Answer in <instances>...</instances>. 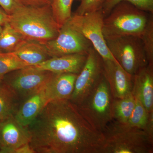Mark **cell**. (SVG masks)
Wrapping results in <instances>:
<instances>
[{"instance_id": "9a60e30c", "label": "cell", "mask_w": 153, "mask_h": 153, "mask_svg": "<svg viewBox=\"0 0 153 153\" xmlns=\"http://www.w3.org/2000/svg\"><path fill=\"white\" fill-rule=\"evenodd\" d=\"M77 74L54 73L44 88L47 103L54 100L70 99Z\"/></svg>"}, {"instance_id": "4dcf8cb0", "label": "cell", "mask_w": 153, "mask_h": 153, "mask_svg": "<svg viewBox=\"0 0 153 153\" xmlns=\"http://www.w3.org/2000/svg\"><path fill=\"white\" fill-rule=\"evenodd\" d=\"M3 120H4V119H2L0 117V123H1V122Z\"/></svg>"}, {"instance_id": "5bb4252c", "label": "cell", "mask_w": 153, "mask_h": 153, "mask_svg": "<svg viewBox=\"0 0 153 153\" xmlns=\"http://www.w3.org/2000/svg\"><path fill=\"white\" fill-rule=\"evenodd\" d=\"M87 54L77 53L51 57L42 63L32 66L36 69L46 70L54 73L78 74L85 64Z\"/></svg>"}, {"instance_id": "8fae6325", "label": "cell", "mask_w": 153, "mask_h": 153, "mask_svg": "<svg viewBox=\"0 0 153 153\" xmlns=\"http://www.w3.org/2000/svg\"><path fill=\"white\" fill-rule=\"evenodd\" d=\"M30 136L26 127L19 123L14 117L0 123V153H13L16 149L29 143Z\"/></svg>"}, {"instance_id": "484cf974", "label": "cell", "mask_w": 153, "mask_h": 153, "mask_svg": "<svg viewBox=\"0 0 153 153\" xmlns=\"http://www.w3.org/2000/svg\"><path fill=\"white\" fill-rule=\"evenodd\" d=\"M80 4L74 14L84 15L101 9L105 0H80Z\"/></svg>"}, {"instance_id": "7a4b0ae2", "label": "cell", "mask_w": 153, "mask_h": 153, "mask_svg": "<svg viewBox=\"0 0 153 153\" xmlns=\"http://www.w3.org/2000/svg\"><path fill=\"white\" fill-rule=\"evenodd\" d=\"M9 23L25 39L44 44L56 38L60 29L49 5L35 7L22 4L10 15Z\"/></svg>"}, {"instance_id": "30bf717a", "label": "cell", "mask_w": 153, "mask_h": 153, "mask_svg": "<svg viewBox=\"0 0 153 153\" xmlns=\"http://www.w3.org/2000/svg\"><path fill=\"white\" fill-rule=\"evenodd\" d=\"M51 57L77 53H87L91 43L67 22L60 27L56 38L44 44Z\"/></svg>"}, {"instance_id": "9c48e42d", "label": "cell", "mask_w": 153, "mask_h": 153, "mask_svg": "<svg viewBox=\"0 0 153 153\" xmlns=\"http://www.w3.org/2000/svg\"><path fill=\"white\" fill-rule=\"evenodd\" d=\"M102 75V57L91 47L88 52L85 64L75 80L74 90L69 99L71 102L76 105L82 102L93 90Z\"/></svg>"}, {"instance_id": "1f68e13d", "label": "cell", "mask_w": 153, "mask_h": 153, "mask_svg": "<svg viewBox=\"0 0 153 153\" xmlns=\"http://www.w3.org/2000/svg\"><path fill=\"white\" fill-rule=\"evenodd\" d=\"M0 148H1V146H0Z\"/></svg>"}, {"instance_id": "ba28073f", "label": "cell", "mask_w": 153, "mask_h": 153, "mask_svg": "<svg viewBox=\"0 0 153 153\" xmlns=\"http://www.w3.org/2000/svg\"><path fill=\"white\" fill-rule=\"evenodd\" d=\"M54 73L29 66L11 71L3 76V82L15 92L22 102L43 88Z\"/></svg>"}, {"instance_id": "4fadbf2b", "label": "cell", "mask_w": 153, "mask_h": 153, "mask_svg": "<svg viewBox=\"0 0 153 153\" xmlns=\"http://www.w3.org/2000/svg\"><path fill=\"white\" fill-rule=\"evenodd\" d=\"M131 94L148 112L153 111V65L148 64L133 76Z\"/></svg>"}, {"instance_id": "5b68a950", "label": "cell", "mask_w": 153, "mask_h": 153, "mask_svg": "<svg viewBox=\"0 0 153 153\" xmlns=\"http://www.w3.org/2000/svg\"><path fill=\"white\" fill-rule=\"evenodd\" d=\"M113 97L109 85L102 75L95 87L79 104L77 109L94 128L102 133L112 121Z\"/></svg>"}, {"instance_id": "83f0119b", "label": "cell", "mask_w": 153, "mask_h": 153, "mask_svg": "<svg viewBox=\"0 0 153 153\" xmlns=\"http://www.w3.org/2000/svg\"><path fill=\"white\" fill-rule=\"evenodd\" d=\"M22 4L30 7L51 6L53 0H19Z\"/></svg>"}, {"instance_id": "d4e9b609", "label": "cell", "mask_w": 153, "mask_h": 153, "mask_svg": "<svg viewBox=\"0 0 153 153\" xmlns=\"http://www.w3.org/2000/svg\"><path fill=\"white\" fill-rule=\"evenodd\" d=\"M123 1L130 3L140 10L153 14V0H105L101 7L105 17L109 13L115 6Z\"/></svg>"}, {"instance_id": "277c9868", "label": "cell", "mask_w": 153, "mask_h": 153, "mask_svg": "<svg viewBox=\"0 0 153 153\" xmlns=\"http://www.w3.org/2000/svg\"><path fill=\"white\" fill-rule=\"evenodd\" d=\"M149 14L128 2L119 3L104 18L102 32L105 39L126 36L140 38Z\"/></svg>"}, {"instance_id": "8992f818", "label": "cell", "mask_w": 153, "mask_h": 153, "mask_svg": "<svg viewBox=\"0 0 153 153\" xmlns=\"http://www.w3.org/2000/svg\"><path fill=\"white\" fill-rule=\"evenodd\" d=\"M105 42L117 63L132 76L149 64L140 37L123 36L106 39Z\"/></svg>"}, {"instance_id": "7402d4cb", "label": "cell", "mask_w": 153, "mask_h": 153, "mask_svg": "<svg viewBox=\"0 0 153 153\" xmlns=\"http://www.w3.org/2000/svg\"><path fill=\"white\" fill-rule=\"evenodd\" d=\"M29 66L14 52H0V79L9 72Z\"/></svg>"}, {"instance_id": "e0dca14e", "label": "cell", "mask_w": 153, "mask_h": 153, "mask_svg": "<svg viewBox=\"0 0 153 153\" xmlns=\"http://www.w3.org/2000/svg\"><path fill=\"white\" fill-rule=\"evenodd\" d=\"M13 52L30 66H35L51 58L44 44L27 39Z\"/></svg>"}, {"instance_id": "7c38bea8", "label": "cell", "mask_w": 153, "mask_h": 153, "mask_svg": "<svg viewBox=\"0 0 153 153\" xmlns=\"http://www.w3.org/2000/svg\"><path fill=\"white\" fill-rule=\"evenodd\" d=\"M103 74L109 85L113 98H122L131 93L133 76L117 62L102 59Z\"/></svg>"}, {"instance_id": "ac0fdd59", "label": "cell", "mask_w": 153, "mask_h": 153, "mask_svg": "<svg viewBox=\"0 0 153 153\" xmlns=\"http://www.w3.org/2000/svg\"><path fill=\"white\" fill-rule=\"evenodd\" d=\"M22 102L2 79H0V117L5 119L14 117Z\"/></svg>"}, {"instance_id": "4316f807", "label": "cell", "mask_w": 153, "mask_h": 153, "mask_svg": "<svg viewBox=\"0 0 153 153\" xmlns=\"http://www.w3.org/2000/svg\"><path fill=\"white\" fill-rule=\"evenodd\" d=\"M22 4L19 0H0V7L9 15H11Z\"/></svg>"}, {"instance_id": "6da1fadb", "label": "cell", "mask_w": 153, "mask_h": 153, "mask_svg": "<svg viewBox=\"0 0 153 153\" xmlns=\"http://www.w3.org/2000/svg\"><path fill=\"white\" fill-rule=\"evenodd\" d=\"M35 153H102V133L94 128L69 99L45 104L26 127Z\"/></svg>"}, {"instance_id": "603a6c76", "label": "cell", "mask_w": 153, "mask_h": 153, "mask_svg": "<svg viewBox=\"0 0 153 153\" xmlns=\"http://www.w3.org/2000/svg\"><path fill=\"white\" fill-rule=\"evenodd\" d=\"M74 0H53L51 4L52 13L60 28L68 22L71 16Z\"/></svg>"}, {"instance_id": "44dd1931", "label": "cell", "mask_w": 153, "mask_h": 153, "mask_svg": "<svg viewBox=\"0 0 153 153\" xmlns=\"http://www.w3.org/2000/svg\"><path fill=\"white\" fill-rule=\"evenodd\" d=\"M25 40L9 23H6L0 34V52H14Z\"/></svg>"}, {"instance_id": "f1b7e54d", "label": "cell", "mask_w": 153, "mask_h": 153, "mask_svg": "<svg viewBox=\"0 0 153 153\" xmlns=\"http://www.w3.org/2000/svg\"><path fill=\"white\" fill-rule=\"evenodd\" d=\"M9 19L10 15L0 7V25L4 26L6 23H9Z\"/></svg>"}, {"instance_id": "ffe728a7", "label": "cell", "mask_w": 153, "mask_h": 153, "mask_svg": "<svg viewBox=\"0 0 153 153\" xmlns=\"http://www.w3.org/2000/svg\"><path fill=\"white\" fill-rule=\"evenodd\" d=\"M135 104V99L131 93L122 98H113L111 105L112 120L127 123Z\"/></svg>"}, {"instance_id": "d6986e66", "label": "cell", "mask_w": 153, "mask_h": 153, "mask_svg": "<svg viewBox=\"0 0 153 153\" xmlns=\"http://www.w3.org/2000/svg\"><path fill=\"white\" fill-rule=\"evenodd\" d=\"M135 99V104L127 123L141 129L153 137V111L148 112L141 102Z\"/></svg>"}, {"instance_id": "f546056e", "label": "cell", "mask_w": 153, "mask_h": 153, "mask_svg": "<svg viewBox=\"0 0 153 153\" xmlns=\"http://www.w3.org/2000/svg\"><path fill=\"white\" fill-rule=\"evenodd\" d=\"M3 28V26L2 25H0V34L1 33L2 31Z\"/></svg>"}, {"instance_id": "cb8c5ba5", "label": "cell", "mask_w": 153, "mask_h": 153, "mask_svg": "<svg viewBox=\"0 0 153 153\" xmlns=\"http://www.w3.org/2000/svg\"><path fill=\"white\" fill-rule=\"evenodd\" d=\"M140 38L148 63L153 65V14L150 13L147 23Z\"/></svg>"}, {"instance_id": "52a82bcc", "label": "cell", "mask_w": 153, "mask_h": 153, "mask_svg": "<svg viewBox=\"0 0 153 153\" xmlns=\"http://www.w3.org/2000/svg\"><path fill=\"white\" fill-rule=\"evenodd\" d=\"M105 16L102 9L82 15H72L68 22L90 41L102 59L117 61L107 46L102 32Z\"/></svg>"}, {"instance_id": "3957f363", "label": "cell", "mask_w": 153, "mask_h": 153, "mask_svg": "<svg viewBox=\"0 0 153 153\" xmlns=\"http://www.w3.org/2000/svg\"><path fill=\"white\" fill-rule=\"evenodd\" d=\"M102 133V153H152L153 137L127 123L111 122Z\"/></svg>"}, {"instance_id": "2e32d148", "label": "cell", "mask_w": 153, "mask_h": 153, "mask_svg": "<svg viewBox=\"0 0 153 153\" xmlns=\"http://www.w3.org/2000/svg\"><path fill=\"white\" fill-rule=\"evenodd\" d=\"M44 88L28 97L21 103L14 116L21 125L24 127L29 125L47 103L44 96Z\"/></svg>"}]
</instances>
